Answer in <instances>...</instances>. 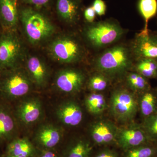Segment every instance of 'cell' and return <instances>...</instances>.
<instances>
[{"label": "cell", "mask_w": 157, "mask_h": 157, "mask_svg": "<svg viewBox=\"0 0 157 157\" xmlns=\"http://www.w3.org/2000/svg\"><path fill=\"white\" fill-rule=\"evenodd\" d=\"M134 60L130 42L124 40L92 54L89 63L94 71L104 73L116 80H120L132 70Z\"/></svg>", "instance_id": "obj_1"}, {"label": "cell", "mask_w": 157, "mask_h": 157, "mask_svg": "<svg viewBox=\"0 0 157 157\" xmlns=\"http://www.w3.org/2000/svg\"><path fill=\"white\" fill-rule=\"evenodd\" d=\"M131 70L148 79L157 78V60L150 59L135 60Z\"/></svg>", "instance_id": "obj_22"}, {"label": "cell", "mask_w": 157, "mask_h": 157, "mask_svg": "<svg viewBox=\"0 0 157 157\" xmlns=\"http://www.w3.org/2000/svg\"><path fill=\"white\" fill-rule=\"evenodd\" d=\"M139 109L144 118L157 112V90L151 87L140 94Z\"/></svg>", "instance_id": "obj_19"}, {"label": "cell", "mask_w": 157, "mask_h": 157, "mask_svg": "<svg viewBox=\"0 0 157 157\" xmlns=\"http://www.w3.org/2000/svg\"><path fill=\"white\" fill-rule=\"evenodd\" d=\"M16 130V121L10 109L0 105V141L11 138Z\"/></svg>", "instance_id": "obj_18"}, {"label": "cell", "mask_w": 157, "mask_h": 157, "mask_svg": "<svg viewBox=\"0 0 157 157\" xmlns=\"http://www.w3.org/2000/svg\"><path fill=\"white\" fill-rule=\"evenodd\" d=\"M39 157H58L57 155L50 149H45Z\"/></svg>", "instance_id": "obj_33"}, {"label": "cell", "mask_w": 157, "mask_h": 157, "mask_svg": "<svg viewBox=\"0 0 157 157\" xmlns=\"http://www.w3.org/2000/svg\"><path fill=\"white\" fill-rule=\"evenodd\" d=\"M22 45L13 31H8L0 36V70L17 67L22 55Z\"/></svg>", "instance_id": "obj_7"}, {"label": "cell", "mask_w": 157, "mask_h": 157, "mask_svg": "<svg viewBox=\"0 0 157 157\" xmlns=\"http://www.w3.org/2000/svg\"><path fill=\"white\" fill-rule=\"evenodd\" d=\"M122 79L127 87L134 92L140 94L151 87L147 78L132 70L127 72L120 80Z\"/></svg>", "instance_id": "obj_21"}, {"label": "cell", "mask_w": 157, "mask_h": 157, "mask_svg": "<svg viewBox=\"0 0 157 157\" xmlns=\"http://www.w3.org/2000/svg\"><path fill=\"white\" fill-rule=\"evenodd\" d=\"M8 155L33 157L36 154L35 147L26 138H16L12 140L7 148Z\"/></svg>", "instance_id": "obj_20"}, {"label": "cell", "mask_w": 157, "mask_h": 157, "mask_svg": "<svg viewBox=\"0 0 157 157\" xmlns=\"http://www.w3.org/2000/svg\"><path fill=\"white\" fill-rule=\"evenodd\" d=\"M87 78L85 73L80 69L67 68L57 74L55 84L59 90L66 94H73L82 89Z\"/></svg>", "instance_id": "obj_9"}, {"label": "cell", "mask_w": 157, "mask_h": 157, "mask_svg": "<svg viewBox=\"0 0 157 157\" xmlns=\"http://www.w3.org/2000/svg\"><path fill=\"white\" fill-rule=\"evenodd\" d=\"M19 20L27 38L31 44L39 45L53 35L55 28L40 10L27 6L19 9Z\"/></svg>", "instance_id": "obj_4"}, {"label": "cell", "mask_w": 157, "mask_h": 157, "mask_svg": "<svg viewBox=\"0 0 157 157\" xmlns=\"http://www.w3.org/2000/svg\"><path fill=\"white\" fill-rule=\"evenodd\" d=\"M92 6L97 15L102 17L106 14L107 6L104 0H94Z\"/></svg>", "instance_id": "obj_30"}, {"label": "cell", "mask_w": 157, "mask_h": 157, "mask_svg": "<svg viewBox=\"0 0 157 157\" xmlns=\"http://www.w3.org/2000/svg\"><path fill=\"white\" fill-rule=\"evenodd\" d=\"M56 114L60 121L67 126H77L83 119L81 107L73 101H66L60 104L57 108Z\"/></svg>", "instance_id": "obj_14"}, {"label": "cell", "mask_w": 157, "mask_h": 157, "mask_svg": "<svg viewBox=\"0 0 157 157\" xmlns=\"http://www.w3.org/2000/svg\"><path fill=\"white\" fill-rule=\"evenodd\" d=\"M109 107L113 116L121 122L132 120L139 109L138 101L134 94L128 89L121 87L113 91Z\"/></svg>", "instance_id": "obj_5"}, {"label": "cell", "mask_w": 157, "mask_h": 157, "mask_svg": "<svg viewBox=\"0 0 157 157\" xmlns=\"http://www.w3.org/2000/svg\"><path fill=\"white\" fill-rule=\"evenodd\" d=\"M137 9L144 21L142 30L148 31L149 21L157 14V0H138Z\"/></svg>", "instance_id": "obj_25"}, {"label": "cell", "mask_w": 157, "mask_h": 157, "mask_svg": "<svg viewBox=\"0 0 157 157\" xmlns=\"http://www.w3.org/2000/svg\"><path fill=\"white\" fill-rule=\"evenodd\" d=\"M56 9L59 19L70 26L78 24L83 11L81 0H56Z\"/></svg>", "instance_id": "obj_11"}, {"label": "cell", "mask_w": 157, "mask_h": 157, "mask_svg": "<svg viewBox=\"0 0 157 157\" xmlns=\"http://www.w3.org/2000/svg\"><path fill=\"white\" fill-rule=\"evenodd\" d=\"M85 104L88 111L94 115L103 113L107 106L105 97L101 93L92 92L88 95Z\"/></svg>", "instance_id": "obj_24"}, {"label": "cell", "mask_w": 157, "mask_h": 157, "mask_svg": "<svg viewBox=\"0 0 157 157\" xmlns=\"http://www.w3.org/2000/svg\"><path fill=\"white\" fill-rule=\"evenodd\" d=\"M91 149L87 140H77L70 147L67 157H89Z\"/></svg>", "instance_id": "obj_27"}, {"label": "cell", "mask_w": 157, "mask_h": 157, "mask_svg": "<svg viewBox=\"0 0 157 157\" xmlns=\"http://www.w3.org/2000/svg\"><path fill=\"white\" fill-rule=\"evenodd\" d=\"M126 151L124 157H153L157 153V144H144Z\"/></svg>", "instance_id": "obj_26"}, {"label": "cell", "mask_w": 157, "mask_h": 157, "mask_svg": "<svg viewBox=\"0 0 157 157\" xmlns=\"http://www.w3.org/2000/svg\"><path fill=\"white\" fill-rule=\"evenodd\" d=\"M95 157H118V155L111 150L105 149L99 152Z\"/></svg>", "instance_id": "obj_32"}, {"label": "cell", "mask_w": 157, "mask_h": 157, "mask_svg": "<svg viewBox=\"0 0 157 157\" xmlns=\"http://www.w3.org/2000/svg\"><path fill=\"white\" fill-rule=\"evenodd\" d=\"M63 134L61 129L52 124H46L40 127L35 136L36 141L45 149H51L59 144Z\"/></svg>", "instance_id": "obj_15"}, {"label": "cell", "mask_w": 157, "mask_h": 157, "mask_svg": "<svg viewBox=\"0 0 157 157\" xmlns=\"http://www.w3.org/2000/svg\"><path fill=\"white\" fill-rule=\"evenodd\" d=\"M134 59H150L157 60V33L141 30L130 41Z\"/></svg>", "instance_id": "obj_8"}, {"label": "cell", "mask_w": 157, "mask_h": 157, "mask_svg": "<svg viewBox=\"0 0 157 157\" xmlns=\"http://www.w3.org/2000/svg\"><path fill=\"white\" fill-rule=\"evenodd\" d=\"M27 72L33 83L42 87L47 84L49 72L47 66L38 57H29L26 62Z\"/></svg>", "instance_id": "obj_16"}, {"label": "cell", "mask_w": 157, "mask_h": 157, "mask_svg": "<svg viewBox=\"0 0 157 157\" xmlns=\"http://www.w3.org/2000/svg\"><path fill=\"white\" fill-rule=\"evenodd\" d=\"M116 142L125 151L144 144H154L141 125L137 124L118 129Z\"/></svg>", "instance_id": "obj_10"}, {"label": "cell", "mask_w": 157, "mask_h": 157, "mask_svg": "<svg viewBox=\"0 0 157 157\" xmlns=\"http://www.w3.org/2000/svg\"><path fill=\"white\" fill-rule=\"evenodd\" d=\"M24 4L34 9L41 10L48 6L51 0H20Z\"/></svg>", "instance_id": "obj_29"}, {"label": "cell", "mask_w": 157, "mask_h": 157, "mask_svg": "<svg viewBox=\"0 0 157 157\" xmlns=\"http://www.w3.org/2000/svg\"><path fill=\"white\" fill-rule=\"evenodd\" d=\"M48 51L54 59L62 64L74 65L89 59V49L81 37L67 34L54 39Z\"/></svg>", "instance_id": "obj_3"}, {"label": "cell", "mask_w": 157, "mask_h": 157, "mask_svg": "<svg viewBox=\"0 0 157 157\" xmlns=\"http://www.w3.org/2000/svg\"><path fill=\"white\" fill-rule=\"evenodd\" d=\"M7 157H29L26 156H14L8 155Z\"/></svg>", "instance_id": "obj_34"}, {"label": "cell", "mask_w": 157, "mask_h": 157, "mask_svg": "<svg viewBox=\"0 0 157 157\" xmlns=\"http://www.w3.org/2000/svg\"><path fill=\"white\" fill-rule=\"evenodd\" d=\"M18 0H0V21L8 31H13L19 20Z\"/></svg>", "instance_id": "obj_17"}, {"label": "cell", "mask_w": 157, "mask_h": 157, "mask_svg": "<svg viewBox=\"0 0 157 157\" xmlns=\"http://www.w3.org/2000/svg\"><path fill=\"white\" fill-rule=\"evenodd\" d=\"M82 14L86 23H91L95 21L97 14L92 5L83 9Z\"/></svg>", "instance_id": "obj_31"}, {"label": "cell", "mask_w": 157, "mask_h": 157, "mask_svg": "<svg viewBox=\"0 0 157 157\" xmlns=\"http://www.w3.org/2000/svg\"><path fill=\"white\" fill-rule=\"evenodd\" d=\"M43 107L39 99L32 98L25 99L17 106L16 114L19 120L26 125L36 123L42 117Z\"/></svg>", "instance_id": "obj_12"}, {"label": "cell", "mask_w": 157, "mask_h": 157, "mask_svg": "<svg viewBox=\"0 0 157 157\" xmlns=\"http://www.w3.org/2000/svg\"><path fill=\"white\" fill-rule=\"evenodd\" d=\"M141 126L153 143L157 144V112L143 119Z\"/></svg>", "instance_id": "obj_28"}, {"label": "cell", "mask_w": 157, "mask_h": 157, "mask_svg": "<svg viewBox=\"0 0 157 157\" xmlns=\"http://www.w3.org/2000/svg\"><path fill=\"white\" fill-rule=\"evenodd\" d=\"M128 30L117 20L110 17L91 23H86L81 32V39L93 54L104 50L124 40Z\"/></svg>", "instance_id": "obj_2"}, {"label": "cell", "mask_w": 157, "mask_h": 157, "mask_svg": "<svg viewBox=\"0 0 157 157\" xmlns=\"http://www.w3.org/2000/svg\"><path fill=\"white\" fill-rule=\"evenodd\" d=\"M113 78L98 71H94L86 80L88 88L92 92L101 93L109 88Z\"/></svg>", "instance_id": "obj_23"}, {"label": "cell", "mask_w": 157, "mask_h": 157, "mask_svg": "<svg viewBox=\"0 0 157 157\" xmlns=\"http://www.w3.org/2000/svg\"><path fill=\"white\" fill-rule=\"evenodd\" d=\"M8 70L0 79L2 94L9 99H18L28 94L33 82L27 72L17 67Z\"/></svg>", "instance_id": "obj_6"}, {"label": "cell", "mask_w": 157, "mask_h": 157, "mask_svg": "<svg viewBox=\"0 0 157 157\" xmlns=\"http://www.w3.org/2000/svg\"><path fill=\"white\" fill-rule=\"evenodd\" d=\"M118 128L115 125L107 121H100L90 126V133L94 142L100 145H108L116 142Z\"/></svg>", "instance_id": "obj_13"}]
</instances>
